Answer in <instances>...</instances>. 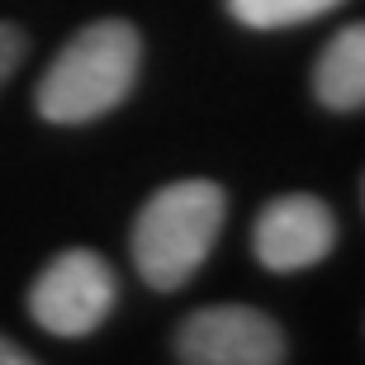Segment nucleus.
I'll list each match as a JSON object with an SVG mask.
<instances>
[{"label": "nucleus", "mask_w": 365, "mask_h": 365, "mask_svg": "<svg viewBox=\"0 0 365 365\" xmlns=\"http://www.w3.org/2000/svg\"><path fill=\"white\" fill-rule=\"evenodd\" d=\"M143 71V29L133 19H91L48 62L34 109L57 128H76L114 114L133 95Z\"/></svg>", "instance_id": "obj_1"}, {"label": "nucleus", "mask_w": 365, "mask_h": 365, "mask_svg": "<svg viewBox=\"0 0 365 365\" xmlns=\"http://www.w3.org/2000/svg\"><path fill=\"white\" fill-rule=\"evenodd\" d=\"M223 223H228V195L218 180L185 176L162 185L138 209L128 232V252L143 284L157 294H176L180 284H190L218 247Z\"/></svg>", "instance_id": "obj_2"}, {"label": "nucleus", "mask_w": 365, "mask_h": 365, "mask_svg": "<svg viewBox=\"0 0 365 365\" xmlns=\"http://www.w3.org/2000/svg\"><path fill=\"white\" fill-rule=\"evenodd\" d=\"M119 309V275L95 247L57 252L29 284V318L48 337H95Z\"/></svg>", "instance_id": "obj_3"}, {"label": "nucleus", "mask_w": 365, "mask_h": 365, "mask_svg": "<svg viewBox=\"0 0 365 365\" xmlns=\"http://www.w3.org/2000/svg\"><path fill=\"white\" fill-rule=\"evenodd\" d=\"M180 365H284V327L252 304H204L176 323Z\"/></svg>", "instance_id": "obj_4"}, {"label": "nucleus", "mask_w": 365, "mask_h": 365, "mask_svg": "<svg viewBox=\"0 0 365 365\" xmlns=\"http://www.w3.org/2000/svg\"><path fill=\"white\" fill-rule=\"evenodd\" d=\"M332 247H337V209L318 195H304V190L275 195L252 223V252L275 275L323 266L332 257Z\"/></svg>", "instance_id": "obj_5"}, {"label": "nucleus", "mask_w": 365, "mask_h": 365, "mask_svg": "<svg viewBox=\"0 0 365 365\" xmlns=\"http://www.w3.org/2000/svg\"><path fill=\"white\" fill-rule=\"evenodd\" d=\"M313 95L332 114H356L365 105V29H337L313 67Z\"/></svg>", "instance_id": "obj_6"}, {"label": "nucleus", "mask_w": 365, "mask_h": 365, "mask_svg": "<svg viewBox=\"0 0 365 365\" xmlns=\"http://www.w3.org/2000/svg\"><path fill=\"white\" fill-rule=\"evenodd\" d=\"M228 14L237 19L242 29H294V24H309L318 14L337 10L341 0H223Z\"/></svg>", "instance_id": "obj_7"}, {"label": "nucleus", "mask_w": 365, "mask_h": 365, "mask_svg": "<svg viewBox=\"0 0 365 365\" xmlns=\"http://www.w3.org/2000/svg\"><path fill=\"white\" fill-rule=\"evenodd\" d=\"M24 57H29V34L14 19H0V91H5V81L14 71L24 67Z\"/></svg>", "instance_id": "obj_8"}, {"label": "nucleus", "mask_w": 365, "mask_h": 365, "mask_svg": "<svg viewBox=\"0 0 365 365\" xmlns=\"http://www.w3.org/2000/svg\"><path fill=\"white\" fill-rule=\"evenodd\" d=\"M0 365H43V361H38V356H29L14 337H5V332H0Z\"/></svg>", "instance_id": "obj_9"}]
</instances>
